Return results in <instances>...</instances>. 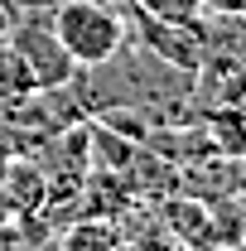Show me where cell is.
I'll list each match as a JSON object with an SVG mask.
<instances>
[{
  "label": "cell",
  "mask_w": 246,
  "mask_h": 251,
  "mask_svg": "<svg viewBox=\"0 0 246 251\" xmlns=\"http://www.w3.org/2000/svg\"><path fill=\"white\" fill-rule=\"evenodd\" d=\"M49 25L77 68H97V63L116 58L130 39L125 10H116V0H58Z\"/></svg>",
  "instance_id": "1"
},
{
  "label": "cell",
  "mask_w": 246,
  "mask_h": 251,
  "mask_svg": "<svg viewBox=\"0 0 246 251\" xmlns=\"http://www.w3.org/2000/svg\"><path fill=\"white\" fill-rule=\"evenodd\" d=\"M125 29H130V39H135L140 49H150L154 58H164L169 68H179V73H193V77H198V68L208 58L203 20H154L140 5L125 0Z\"/></svg>",
  "instance_id": "2"
},
{
  "label": "cell",
  "mask_w": 246,
  "mask_h": 251,
  "mask_svg": "<svg viewBox=\"0 0 246 251\" xmlns=\"http://www.w3.org/2000/svg\"><path fill=\"white\" fill-rule=\"evenodd\" d=\"M5 39L25 53V63H29V73H34L39 87H68V82L77 77V63H73V53L58 44V34H53V25H49V15H39V10L15 15L10 29H5Z\"/></svg>",
  "instance_id": "3"
},
{
  "label": "cell",
  "mask_w": 246,
  "mask_h": 251,
  "mask_svg": "<svg viewBox=\"0 0 246 251\" xmlns=\"http://www.w3.org/2000/svg\"><path fill=\"white\" fill-rule=\"evenodd\" d=\"M159 222H164V232L188 251H217L222 247V237H217V222L208 213V203H198V198H164L159 203Z\"/></svg>",
  "instance_id": "4"
},
{
  "label": "cell",
  "mask_w": 246,
  "mask_h": 251,
  "mask_svg": "<svg viewBox=\"0 0 246 251\" xmlns=\"http://www.w3.org/2000/svg\"><path fill=\"white\" fill-rule=\"evenodd\" d=\"M203 130L217 145L222 159H246V106L237 101H213L203 111Z\"/></svg>",
  "instance_id": "5"
},
{
  "label": "cell",
  "mask_w": 246,
  "mask_h": 251,
  "mask_svg": "<svg viewBox=\"0 0 246 251\" xmlns=\"http://www.w3.org/2000/svg\"><path fill=\"white\" fill-rule=\"evenodd\" d=\"M58 251H125V232L116 218H77L63 227Z\"/></svg>",
  "instance_id": "6"
},
{
  "label": "cell",
  "mask_w": 246,
  "mask_h": 251,
  "mask_svg": "<svg viewBox=\"0 0 246 251\" xmlns=\"http://www.w3.org/2000/svg\"><path fill=\"white\" fill-rule=\"evenodd\" d=\"M29 92H39L29 63H25V53L0 34V106H15V101H25Z\"/></svg>",
  "instance_id": "7"
},
{
  "label": "cell",
  "mask_w": 246,
  "mask_h": 251,
  "mask_svg": "<svg viewBox=\"0 0 246 251\" xmlns=\"http://www.w3.org/2000/svg\"><path fill=\"white\" fill-rule=\"evenodd\" d=\"M154 20H203V0H130Z\"/></svg>",
  "instance_id": "8"
},
{
  "label": "cell",
  "mask_w": 246,
  "mask_h": 251,
  "mask_svg": "<svg viewBox=\"0 0 246 251\" xmlns=\"http://www.w3.org/2000/svg\"><path fill=\"white\" fill-rule=\"evenodd\" d=\"M203 15H246V0H203Z\"/></svg>",
  "instance_id": "9"
}]
</instances>
